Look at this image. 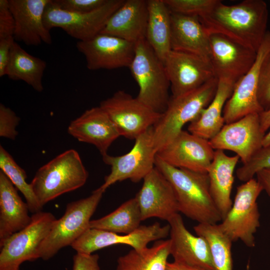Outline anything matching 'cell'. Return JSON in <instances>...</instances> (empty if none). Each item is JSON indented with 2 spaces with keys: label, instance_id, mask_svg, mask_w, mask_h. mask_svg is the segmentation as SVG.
Wrapping results in <instances>:
<instances>
[{
  "label": "cell",
  "instance_id": "obj_1",
  "mask_svg": "<svg viewBox=\"0 0 270 270\" xmlns=\"http://www.w3.org/2000/svg\"><path fill=\"white\" fill-rule=\"evenodd\" d=\"M199 19L209 34L224 35L257 52L267 32L268 10L262 0H244L234 5L220 0Z\"/></svg>",
  "mask_w": 270,
  "mask_h": 270
},
{
  "label": "cell",
  "instance_id": "obj_2",
  "mask_svg": "<svg viewBox=\"0 0 270 270\" xmlns=\"http://www.w3.org/2000/svg\"><path fill=\"white\" fill-rule=\"evenodd\" d=\"M155 167L174 191L179 212L198 224H218L222 218L212 198L207 173L180 168L156 155Z\"/></svg>",
  "mask_w": 270,
  "mask_h": 270
},
{
  "label": "cell",
  "instance_id": "obj_3",
  "mask_svg": "<svg viewBox=\"0 0 270 270\" xmlns=\"http://www.w3.org/2000/svg\"><path fill=\"white\" fill-rule=\"evenodd\" d=\"M218 79L214 77L200 88L170 98L167 108L153 126V140L158 152L182 130L184 126L196 120L214 98Z\"/></svg>",
  "mask_w": 270,
  "mask_h": 270
},
{
  "label": "cell",
  "instance_id": "obj_4",
  "mask_svg": "<svg viewBox=\"0 0 270 270\" xmlns=\"http://www.w3.org/2000/svg\"><path fill=\"white\" fill-rule=\"evenodd\" d=\"M88 176L78 153L70 149L39 168L30 184L43 207L60 196L83 186Z\"/></svg>",
  "mask_w": 270,
  "mask_h": 270
},
{
  "label": "cell",
  "instance_id": "obj_5",
  "mask_svg": "<svg viewBox=\"0 0 270 270\" xmlns=\"http://www.w3.org/2000/svg\"><path fill=\"white\" fill-rule=\"evenodd\" d=\"M136 82V98L154 111L162 114L170 98V82L163 62L145 38L135 44V52L128 68Z\"/></svg>",
  "mask_w": 270,
  "mask_h": 270
},
{
  "label": "cell",
  "instance_id": "obj_6",
  "mask_svg": "<svg viewBox=\"0 0 270 270\" xmlns=\"http://www.w3.org/2000/svg\"><path fill=\"white\" fill-rule=\"evenodd\" d=\"M100 187L87 198L67 204L64 215L56 220L38 250V258L47 260L58 251L70 246L90 228V218L103 194Z\"/></svg>",
  "mask_w": 270,
  "mask_h": 270
},
{
  "label": "cell",
  "instance_id": "obj_7",
  "mask_svg": "<svg viewBox=\"0 0 270 270\" xmlns=\"http://www.w3.org/2000/svg\"><path fill=\"white\" fill-rule=\"evenodd\" d=\"M252 178L238 186L232 207L219 226L232 242L241 240L246 246H255L254 234L260 226L257 199L262 191Z\"/></svg>",
  "mask_w": 270,
  "mask_h": 270
},
{
  "label": "cell",
  "instance_id": "obj_8",
  "mask_svg": "<svg viewBox=\"0 0 270 270\" xmlns=\"http://www.w3.org/2000/svg\"><path fill=\"white\" fill-rule=\"evenodd\" d=\"M56 220L49 212L34 214L26 226L12 234L0 246V270H20L24 262L39 258L38 248Z\"/></svg>",
  "mask_w": 270,
  "mask_h": 270
},
{
  "label": "cell",
  "instance_id": "obj_9",
  "mask_svg": "<svg viewBox=\"0 0 270 270\" xmlns=\"http://www.w3.org/2000/svg\"><path fill=\"white\" fill-rule=\"evenodd\" d=\"M124 1L108 0L96 10L79 13L62 10L50 0L45 8L44 23L50 31L53 28H60L78 41L88 40L100 32L108 18Z\"/></svg>",
  "mask_w": 270,
  "mask_h": 270
},
{
  "label": "cell",
  "instance_id": "obj_10",
  "mask_svg": "<svg viewBox=\"0 0 270 270\" xmlns=\"http://www.w3.org/2000/svg\"><path fill=\"white\" fill-rule=\"evenodd\" d=\"M157 152L153 140V126L140 136L132 148L126 154L112 156H102L104 162L110 166V172L105 176L100 186L106 190L118 182L130 180L132 182L140 181L155 167Z\"/></svg>",
  "mask_w": 270,
  "mask_h": 270
},
{
  "label": "cell",
  "instance_id": "obj_11",
  "mask_svg": "<svg viewBox=\"0 0 270 270\" xmlns=\"http://www.w3.org/2000/svg\"><path fill=\"white\" fill-rule=\"evenodd\" d=\"M100 106L116 127L120 136L136 140L158 121V113L124 90L104 100Z\"/></svg>",
  "mask_w": 270,
  "mask_h": 270
},
{
  "label": "cell",
  "instance_id": "obj_12",
  "mask_svg": "<svg viewBox=\"0 0 270 270\" xmlns=\"http://www.w3.org/2000/svg\"><path fill=\"white\" fill-rule=\"evenodd\" d=\"M169 224L162 226L156 222L140 226L133 232L120 235L111 232L89 228L71 245L77 253L90 254L96 250L115 244H126L142 250L154 240L165 238L170 234Z\"/></svg>",
  "mask_w": 270,
  "mask_h": 270
},
{
  "label": "cell",
  "instance_id": "obj_13",
  "mask_svg": "<svg viewBox=\"0 0 270 270\" xmlns=\"http://www.w3.org/2000/svg\"><path fill=\"white\" fill-rule=\"evenodd\" d=\"M270 52V31H267L257 52L256 60L248 72L235 84L232 96L224 109L225 124L234 122L249 114L264 111L258 98L262 64Z\"/></svg>",
  "mask_w": 270,
  "mask_h": 270
},
{
  "label": "cell",
  "instance_id": "obj_14",
  "mask_svg": "<svg viewBox=\"0 0 270 270\" xmlns=\"http://www.w3.org/2000/svg\"><path fill=\"white\" fill-rule=\"evenodd\" d=\"M210 62L214 76L235 84L250 70L257 52L220 34H210Z\"/></svg>",
  "mask_w": 270,
  "mask_h": 270
},
{
  "label": "cell",
  "instance_id": "obj_15",
  "mask_svg": "<svg viewBox=\"0 0 270 270\" xmlns=\"http://www.w3.org/2000/svg\"><path fill=\"white\" fill-rule=\"evenodd\" d=\"M259 114L254 113L226 124L209 140L214 150H228L238 156L242 164L262 147L264 133L260 129Z\"/></svg>",
  "mask_w": 270,
  "mask_h": 270
},
{
  "label": "cell",
  "instance_id": "obj_16",
  "mask_svg": "<svg viewBox=\"0 0 270 270\" xmlns=\"http://www.w3.org/2000/svg\"><path fill=\"white\" fill-rule=\"evenodd\" d=\"M76 47L84 56L86 68L90 70L129 68L135 52L134 43L103 34L78 41Z\"/></svg>",
  "mask_w": 270,
  "mask_h": 270
},
{
  "label": "cell",
  "instance_id": "obj_17",
  "mask_svg": "<svg viewBox=\"0 0 270 270\" xmlns=\"http://www.w3.org/2000/svg\"><path fill=\"white\" fill-rule=\"evenodd\" d=\"M164 66L172 97L196 90L215 77L208 60L188 52L172 50Z\"/></svg>",
  "mask_w": 270,
  "mask_h": 270
},
{
  "label": "cell",
  "instance_id": "obj_18",
  "mask_svg": "<svg viewBox=\"0 0 270 270\" xmlns=\"http://www.w3.org/2000/svg\"><path fill=\"white\" fill-rule=\"evenodd\" d=\"M214 152L208 140L182 130L156 155L174 167L207 173Z\"/></svg>",
  "mask_w": 270,
  "mask_h": 270
},
{
  "label": "cell",
  "instance_id": "obj_19",
  "mask_svg": "<svg viewBox=\"0 0 270 270\" xmlns=\"http://www.w3.org/2000/svg\"><path fill=\"white\" fill-rule=\"evenodd\" d=\"M141 188L135 196L144 220L158 218L168 221L179 212L178 202L172 186L156 167L143 180Z\"/></svg>",
  "mask_w": 270,
  "mask_h": 270
},
{
  "label": "cell",
  "instance_id": "obj_20",
  "mask_svg": "<svg viewBox=\"0 0 270 270\" xmlns=\"http://www.w3.org/2000/svg\"><path fill=\"white\" fill-rule=\"evenodd\" d=\"M50 0H8L14 18V38L28 46H38L42 42L50 44L52 38L45 26L43 18Z\"/></svg>",
  "mask_w": 270,
  "mask_h": 270
},
{
  "label": "cell",
  "instance_id": "obj_21",
  "mask_svg": "<svg viewBox=\"0 0 270 270\" xmlns=\"http://www.w3.org/2000/svg\"><path fill=\"white\" fill-rule=\"evenodd\" d=\"M168 222L170 226V255L174 261L204 270H214L206 240L188 230L178 213Z\"/></svg>",
  "mask_w": 270,
  "mask_h": 270
},
{
  "label": "cell",
  "instance_id": "obj_22",
  "mask_svg": "<svg viewBox=\"0 0 270 270\" xmlns=\"http://www.w3.org/2000/svg\"><path fill=\"white\" fill-rule=\"evenodd\" d=\"M68 132L78 141L94 145L102 156L107 154L112 143L120 136L114 122L100 106L86 110L72 121Z\"/></svg>",
  "mask_w": 270,
  "mask_h": 270
},
{
  "label": "cell",
  "instance_id": "obj_23",
  "mask_svg": "<svg viewBox=\"0 0 270 270\" xmlns=\"http://www.w3.org/2000/svg\"><path fill=\"white\" fill-rule=\"evenodd\" d=\"M148 19L147 0H126L110 16L100 34L136 44L145 38Z\"/></svg>",
  "mask_w": 270,
  "mask_h": 270
},
{
  "label": "cell",
  "instance_id": "obj_24",
  "mask_svg": "<svg viewBox=\"0 0 270 270\" xmlns=\"http://www.w3.org/2000/svg\"><path fill=\"white\" fill-rule=\"evenodd\" d=\"M170 20L172 50L190 53L210 62V34L199 18L171 12Z\"/></svg>",
  "mask_w": 270,
  "mask_h": 270
},
{
  "label": "cell",
  "instance_id": "obj_25",
  "mask_svg": "<svg viewBox=\"0 0 270 270\" xmlns=\"http://www.w3.org/2000/svg\"><path fill=\"white\" fill-rule=\"evenodd\" d=\"M29 208L8 176L0 171V246L32 220Z\"/></svg>",
  "mask_w": 270,
  "mask_h": 270
},
{
  "label": "cell",
  "instance_id": "obj_26",
  "mask_svg": "<svg viewBox=\"0 0 270 270\" xmlns=\"http://www.w3.org/2000/svg\"><path fill=\"white\" fill-rule=\"evenodd\" d=\"M239 159L236 154L228 156L222 150H215L214 158L207 172L210 193L222 219L232 204L231 194L234 172Z\"/></svg>",
  "mask_w": 270,
  "mask_h": 270
},
{
  "label": "cell",
  "instance_id": "obj_27",
  "mask_svg": "<svg viewBox=\"0 0 270 270\" xmlns=\"http://www.w3.org/2000/svg\"><path fill=\"white\" fill-rule=\"evenodd\" d=\"M234 84L227 79H218L214 98L198 117L190 123L188 132L209 140L220 132L225 124L223 117L224 107L232 96Z\"/></svg>",
  "mask_w": 270,
  "mask_h": 270
},
{
  "label": "cell",
  "instance_id": "obj_28",
  "mask_svg": "<svg viewBox=\"0 0 270 270\" xmlns=\"http://www.w3.org/2000/svg\"><path fill=\"white\" fill-rule=\"evenodd\" d=\"M148 19L145 39L164 62L172 50L170 12L163 0H147Z\"/></svg>",
  "mask_w": 270,
  "mask_h": 270
},
{
  "label": "cell",
  "instance_id": "obj_29",
  "mask_svg": "<svg viewBox=\"0 0 270 270\" xmlns=\"http://www.w3.org/2000/svg\"><path fill=\"white\" fill-rule=\"evenodd\" d=\"M46 62L27 52L15 40L12 44L5 76L24 82L35 90H44L42 78Z\"/></svg>",
  "mask_w": 270,
  "mask_h": 270
},
{
  "label": "cell",
  "instance_id": "obj_30",
  "mask_svg": "<svg viewBox=\"0 0 270 270\" xmlns=\"http://www.w3.org/2000/svg\"><path fill=\"white\" fill-rule=\"evenodd\" d=\"M170 255V239L160 240L150 248L142 250L132 249L120 256L116 270H166Z\"/></svg>",
  "mask_w": 270,
  "mask_h": 270
},
{
  "label": "cell",
  "instance_id": "obj_31",
  "mask_svg": "<svg viewBox=\"0 0 270 270\" xmlns=\"http://www.w3.org/2000/svg\"><path fill=\"white\" fill-rule=\"evenodd\" d=\"M142 221L140 208L135 197L125 202L110 214L91 220L90 228L128 234L136 230Z\"/></svg>",
  "mask_w": 270,
  "mask_h": 270
},
{
  "label": "cell",
  "instance_id": "obj_32",
  "mask_svg": "<svg viewBox=\"0 0 270 270\" xmlns=\"http://www.w3.org/2000/svg\"><path fill=\"white\" fill-rule=\"evenodd\" d=\"M194 230L196 235L208 242L214 270H233L232 242L221 230L218 224H198Z\"/></svg>",
  "mask_w": 270,
  "mask_h": 270
},
{
  "label": "cell",
  "instance_id": "obj_33",
  "mask_svg": "<svg viewBox=\"0 0 270 270\" xmlns=\"http://www.w3.org/2000/svg\"><path fill=\"white\" fill-rule=\"evenodd\" d=\"M0 168L16 188L23 194L30 211L34 214L42 211V206L39 203L30 183L28 184L26 181V172L2 146H0Z\"/></svg>",
  "mask_w": 270,
  "mask_h": 270
},
{
  "label": "cell",
  "instance_id": "obj_34",
  "mask_svg": "<svg viewBox=\"0 0 270 270\" xmlns=\"http://www.w3.org/2000/svg\"><path fill=\"white\" fill-rule=\"evenodd\" d=\"M171 12L202 17L210 12L219 0H163Z\"/></svg>",
  "mask_w": 270,
  "mask_h": 270
},
{
  "label": "cell",
  "instance_id": "obj_35",
  "mask_svg": "<svg viewBox=\"0 0 270 270\" xmlns=\"http://www.w3.org/2000/svg\"><path fill=\"white\" fill-rule=\"evenodd\" d=\"M270 168V145L262 147L236 170L238 179L244 182L254 178L260 171Z\"/></svg>",
  "mask_w": 270,
  "mask_h": 270
},
{
  "label": "cell",
  "instance_id": "obj_36",
  "mask_svg": "<svg viewBox=\"0 0 270 270\" xmlns=\"http://www.w3.org/2000/svg\"><path fill=\"white\" fill-rule=\"evenodd\" d=\"M258 98L264 111L270 108V52L266 56L262 64Z\"/></svg>",
  "mask_w": 270,
  "mask_h": 270
},
{
  "label": "cell",
  "instance_id": "obj_37",
  "mask_svg": "<svg viewBox=\"0 0 270 270\" xmlns=\"http://www.w3.org/2000/svg\"><path fill=\"white\" fill-rule=\"evenodd\" d=\"M20 120L10 108L0 104V136L14 140L18 134L16 127Z\"/></svg>",
  "mask_w": 270,
  "mask_h": 270
},
{
  "label": "cell",
  "instance_id": "obj_38",
  "mask_svg": "<svg viewBox=\"0 0 270 270\" xmlns=\"http://www.w3.org/2000/svg\"><path fill=\"white\" fill-rule=\"evenodd\" d=\"M61 9L74 12L86 13L104 6L108 0H53Z\"/></svg>",
  "mask_w": 270,
  "mask_h": 270
},
{
  "label": "cell",
  "instance_id": "obj_39",
  "mask_svg": "<svg viewBox=\"0 0 270 270\" xmlns=\"http://www.w3.org/2000/svg\"><path fill=\"white\" fill-rule=\"evenodd\" d=\"M14 27L8 0H0V39L14 38Z\"/></svg>",
  "mask_w": 270,
  "mask_h": 270
},
{
  "label": "cell",
  "instance_id": "obj_40",
  "mask_svg": "<svg viewBox=\"0 0 270 270\" xmlns=\"http://www.w3.org/2000/svg\"><path fill=\"white\" fill-rule=\"evenodd\" d=\"M97 254L76 253L73 257L72 270H100Z\"/></svg>",
  "mask_w": 270,
  "mask_h": 270
},
{
  "label": "cell",
  "instance_id": "obj_41",
  "mask_svg": "<svg viewBox=\"0 0 270 270\" xmlns=\"http://www.w3.org/2000/svg\"><path fill=\"white\" fill-rule=\"evenodd\" d=\"M14 38L0 39V77L5 76Z\"/></svg>",
  "mask_w": 270,
  "mask_h": 270
},
{
  "label": "cell",
  "instance_id": "obj_42",
  "mask_svg": "<svg viewBox=\"0 0 270 270\" xmlns=\"http://www.w3.org/2000/svg\"><path fill=\"white\" fill-rule=\"evenodd\" d=\"M256 180L270 197V168L263 170L258 172L256 175Z\"/></svg>",
  "mask_w": 270,
  "mask_h": 270
},
{
  "label": "cell",
  "instance_id": "obj_43",
  "mask_svg": "<svg viewBox=\"0 0 270 270\" xmlns=\"http://www.w3.org/2000/svg\"><path fill=\"white\" fill-rule=\"evenodd\" d=\"M259 118L261 130L266 134L270 128V108L260 112L259 114Z\"/></svg>",
  "mask_w": 270,
  "mask_h": 270
},
{
  "label": "cell",
  "instance_id": "obj_44",
  "mask_svg": "<svg viewBox=\"0 0 270 270\" xmlns=\"http://www.w3.org/2000/svg\"><path fill=\"white\" fill-rule=\"evenodd\" d=\"M166 270H204L193 267L175 261L172 262H168Z\"/></svg>",
  "mask_w": 270,
  "mask_h": 270
},
{
  "label": "cell",
  "instance_id": "obj_45",
  "mask_svg": "<svg viewBox=\"0 0 270 270\" xmlns=\"http://www.w3.org/2000/svg\"><path fill=\"white\" fill-rule=\"evenodd\" d=\"M262 146H267L270 145V130L266 134L264 135L262 142Z\"/></svg>",
  "mask_w": 270,
  "mask_h": 270
}]
</instances>
